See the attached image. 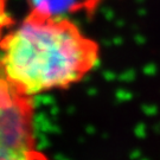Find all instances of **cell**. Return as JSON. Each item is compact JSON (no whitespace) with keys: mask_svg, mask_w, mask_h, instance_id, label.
<instances>
[{"mask_svg":"<svg viewBox=\"0 0 160 160\" xmlns=\"http://www.w3.org/2000/svg\"><path fill=\"white\" fill-rule=\"evenodd\" d=\"M11 22L10 18L6 16L5 12V0H0V31L2 30V28L6 24H8Z\"/></svg>","mask_w":160,"mask_h":160,"instance_id":"obj_4","label":"cell"},{"mask_svg":"<svg viewBox=\"0 0 160 160\" xmlns=\"http://www.w3.org/2000/svg\"><path fill=\"white\" fill-rule=\"evenodd\" d=\"M0 58L19 92L33 96L67 89L83 80L100 61V46L69 19L32 8L0 40Z\"/></svg>","mask_w":160,"mask_h":160,"instance_id":"obj_1","label":"cell"},{"mask_svg":"<svg viewBox=\"0 0 160 160\" xmlns=\"http://www.w3.org/2000/svg\"><path fill=\"white\" fill-rule=\"evenodd\" d=\"M72 1L74 0H30V4L32 5V8L53 14L56 12L67 10Z\"/></svg>","mask_w":160,"mask_h":160,"instance_id":"obj_3","label":"cell"},{"mask_svg":"<svg viewBox=\"0 0 160 160\" xmlns=\"http://www.w3.org/2000/svg\"><path fill=\"white\" fill-rule=\"evenodd\" d=\"M0 160H49L37 146L31 96L19 92L0 61Z\"/></svg>","mask_w":160,"mask_h":160,"instance_id":"obj_2","label":"cell"}]
</instances>
